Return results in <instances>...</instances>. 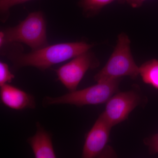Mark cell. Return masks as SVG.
<instances>
[{"instance_id": "1", "label": "cell", "mask_w": 158, "mask_h": 158, "mask_svg": "<svg viewBox=\"0 0 158 158\" xmlns=\"http://www.w3.org/2000/svg\"><path fill=\"white\" fill-rule=\"evenodd\" d=\"M93 44L84 41L61 43L48 45L28 53L18 51H8L5 55L16 68L31 66L44 71L53 65L90 51Z\"/></svg>"}, {"instance_id": "5", "label": "cell", "mask_w": 158, "mask_h": 158, "mask_svg": "<svg viewBox=\"0 0 158 158\" xmlns=\"http://www.w3.org/2000/svg\"><path fill=\"white\" fill-rule=\"evenodd\" d=\"M99 62L94 54L88 51L73 58L70 61L54 70L57 80L69 92L77 90L89 69L98 67Z\"/></svg>"}, {"instance_id": "15", "label": "cell", "mask_w": 158, "mask_h": 158, "mask_svg": "<svg viewBox=\"0 0 158 158\" xmlns=\"http://www.w3.org/2000/svg\"><path fill=\"white\" fill-rule=\"evenodd\" d=\"M146 0H122L121 2H127L133 8H139L142 6L143 3Z\"/></svg>"}, {"instance_id": "12", "label": "cell", "mask_w": 158, "mask_h": 158, "mask_svg": "<svg viewBox=\"0 0 158 158\" xmlns=\"http://www.w3.org/2000/svg\"><path fill=\"white\" fill-rule=\"evenodd\" d=\"M31 1L33 0H0V12L2 21L5 22L8 19L11 7Z\"/></svg>"}, {"instance_id": "11", "label": "cell", "mask_w": 158, "mask_h": 158, "mask_svg": "<svg viewBox=\"0 0 158 158\" xmlns=\"http://www.w3.org/2000/svg\"><path fill=\"white\" fill-rule=\"evenodd\" d=\"M116 1L121 0H80L79 5L87 16H90L98 13L105 6Z\"/></svg>"}, {"instance_id": "4", "label": "cell", "mask_w": 158, "mask_h": 158, "mask_svg": "<svg viewBox=\"0 0 158 158\" xmlns=\"http://www.w3.org/2000/svg\"><path fill=\"white\" fill-rule=\"evenodd\" d=\"M131 41L127 35L121 33L118 36L117 44L106 64L94 76L97 82L121 79L129 77L135 79L140 74V68L133 58Z\"/></svg>"}, {"instance_id": "14", "label": "cell", "mask_w": 158, "mask_h": 158, "mask_svg": "<svg viewBox=\"0 0 158 158\" xmlns=\"http://www.w3.org/2000/svg\"><path fill=\"white\" fill-rule=\"evenodd\" d=\"M144 142L151 153L158 154V133L145 139Z\"/></svg>"}, {"instance_id": "8", "label": "cell", "mask_w": 158, "mask_h": 158, "mask_svg": "<svg viewBox=\"0 0 158 158\" xmlns=\"http://www.w3.org/2000/svg\"><path fill=\"white\" fill-rule=\"evenodd\" d=\"M0 98L3 104L12 110H22L36 107L33 95L9 84L1 87Z\"/></svg>"}, {"instance_id": "13", "label": "cell", "mask_w": 158, "mask_h": 158, "mask_svg": "<svg viewBox=\"0 0 158 158\" xmlns=\"http://www.w3.org/2000/svg\"><path fill=\"white\" fill-rule=\"evenodd\" d=\"M15 75L10 71L9 65L6 62H0V87L11 83Z\"/></svg>"}, {"instance_id": "6", "label": "cell", "mask_w": 158, "mask_h": 158, "mask_svg": "<svg viewBox=\"0 0 158 158\" xmlns=\"http://www.w3.org/2000/svg\"><path fill=\"white\" fill-rule=\"evenodd\" d=\"M112 127L102 114H101L86 136L82 157L115 156L114 151L108 145Z\"/></svg>"}, {"instance_id": "3", "label": "cell", "mask_w": 158, "mask_h": 158, "mask_svg": "<svg viewBox=\"0 0 158 158\" xmlns=\"http://www.w3.org/2000/svg\"><path fill=\"white\" fill-rule=\"evenodd\" d=\"M121 79L97 82L96 85L85 89L69 92L62 96L45 97L43 100L44 106L52 105H70L81 107L106 103L118 91Z\"/></svg>"}, {"instance_id": "7", "label": "cell", "mask_w": 158, "mask_h": 158, "mask_svg": "<svg viewBox=\"0 0 158 158\" xmlns=\"http://www.w3.org/2000/svg\"><path fill=\"white\" fill-rule=\"evenodd\" d=\"M140 102L141 97L134 90L117 92L107 102L102 114L113 127L127 118Z\"/></svg>"}, {"instance_id": "2", "label": "cell", "mask_w": 158, "mask_h": 158, "mask_svg": "<svg viewBox=\"0 0 158 158\" xmlns=\"http://www.w3.org/2000/svg\"><path fill=\"white\" fill-rule=\"evenodd\" d=\"M24 44L36 50L48 45L46 22L41 11L31 12L17 26L6 28L0 32V47L7 44Z\"/></svg>"}, {"instance_id": "10", "label": "cell", "mask_w": 158, "mask_h": 158, "mask_svg": "<svg viewBox=\"0 0 158 158\" xmlns=\"http://www.w3.org/2000/svg\"><path fill=\"white\" fill-rule=\"evenodd\" d=\"M139 68V75L143 81L158 90V60L153 59L147 61Z\"/></svg>"}, {"instance_id": "9", "label": "cell", "mask_w": 158, "mask_h": 158, "mask_svg": "<svg viewBox=\"0 0 158 158\" xmlns=\"http://www.w3.org/2000/svg\"><path fill=\"white\" fill-rule=\"evenodd\" d=\"M37 131L35 135L27 139L34 157L56 158L55 152L50 133L44 129L39 122L37 123Z\"/></svg>"}]
</instances>
